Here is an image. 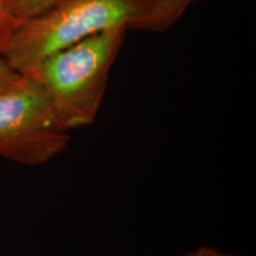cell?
<instances>
[{
	"label": "cell",
	"mask_w": 256,
	"mask_h": 256,
	"mask_svg": "<svg viewBox=\"0 0 256 256\" xmlns=\"http://www.w3.org/2000/svg\"><path fill=\"white\" fill-rule=\"evenodd\" d=\"M162 0H56L12 23L0 55L25 75L48 56L113 28L146 31Z\"/></svg>",
	"instance_id": "obj_1"
},
{
	"label": "cell",
	"mask_w": 256,
	"mask_h": 256,
	"mask_svg": "<svg viewBox=\"0 0 256 256\" xmlns=\"http://www.w3.org/2000/svg\"><path fill=\"white\" fill-rule=\"evenodd\" d=\"M127 31L119 28L96 34L48 56L25 74L46 92L66 133L94 124Z\"/></svg>",
	"instance_id": "obj_2"
},
{
	"label": "cell",
	"mask_w": 256,
	"mask_h": 256,
	"mask_svg": "<svg viewBox=\"0 0 256 256\" xmlns=\"http://www.w3.org/2000/svg\"><path fill=\"white\" fill-rule=\"evenodd\" d=\"M70 142L40 86L23 75L0 95V156L22 165L46 164Z\"/></svg>",
	"instance_id": "obj_3"
},
{
	"label": "cell",
	"mask_w": 256,
	"mask_h": 256,
	"mask_svg": "<svg viewBox=\"0 0 256 256\" xmlns=\"http://www.w3.org/2000/svg\"><path fill=\"white\" fill-rule=\"evenodd\" d=\"M198 0H162L146 31L162 32L174 26Z\"/></svg>",
	"instance_id": "obj_4"
},
{
	"label": "cell",
	"mask_w": 256,
	"mask_h": 256,
	"mask_svg": "<svg viewBox=\"0 0 256 256\" xmlns=\"http://www.w3.org/2000/svg\"><path fill=\"white\" fill-rule=\"evenodd\" d=\"M56 0H12L8 12L12 20H22L43 11Z\"/></svg>",
	"instance_id": "obj_5"
},
{
	"label": "cell",
	"mask_w": 256,
	"mask_h": 256,
	"mask_svg": "<svg viewBox=\"0 0 256 256\" xmlns=\"http://www.w3.org/2000/svg\"><path fill=\"white\" fill-rule=\"evenodd\" d=\"M23 75L12 68L4 57L0 55V95L12 89L20 81Z\"/></svg>",
	"instance_id": "obj_6"
},
{
	"label": "cell",
	"mask_w": 256,
	"mask_h": 256,
	"mask_svg": "<svg viewBox=\"0 0 256 256\" xmlns=\"http://www.w3.org/2000/svg\"><path fill=\"white\" fill-rule=\"evenodd\" d=\"M179 256H242L238 254H232V252H223L218 248L215 247H200L196 249H191L184 254Z\"/></svg>",
	"instance_id": "obj_7"
},
{
	"label": "cell",
	"mask_w": 256,
	"mask_h": 256,
	"mask_svg": "<svg viewBox=\"0 0 256 256\" xmlns=\"http://www.w3.org/2000/svg\"><path fill=\"white\" fill-rule=\"evenodd\" d=\"M12 23H14V20L10 17L8 10L0 8V49H2V44H4L5 38L12 26Z\"/></svg>",
	"instance_id": "obj_8"
},
{
	"label": "cell",
	"mask_w": 256,
	"mask_h": 256,
	"mask_svg": "<svg viewBox=\"0 0 256 256\" xmlns=\"http://www.w3.org/2000/svg\"><path fill=\"white\" fill-rule=\"evenodd\" d=\"M12 2V0H0V8H4L8 10L10 2Z\"/></svg>",
	"instance_id": "obj_9"
}]
</instances>
